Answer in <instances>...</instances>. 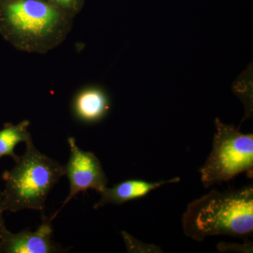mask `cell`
<instances>
[{
    "mask_svg": "<svg viewBox=\"0 0 253 253\" xmlns=\"http://www.w3.org/2000/svg\"><path fill=\"white\" fill-rule=\"evenodd\" d=\"M75 16L46 0L0 1V33L16 49L45 54L59 46Z\"/></svg>",
    "mask_w": 253,
    "mask_h": 253,
    "instance_id": "cell-1",
    "label": "cell"
},
{
    "mask_svg": "<svg viewBox=\"0 0 253 253\" xmlns=\"http://www.w3.org/2000/svg\"><path fill=\"white\" fill-rule=\"evenodd\" d=\"M182 226L184 234L197 241L219 235L252 236L253 184L224 192L212 190L195 200L183 214Z\"/></svg>",
    "mask_w": 253,
    "mask_h": 253,
    "instance_id": "cell-2",
    "label": "cell"
},
{
    "mask_svg": "<svg viewBox=\"0 0 253 253\" xmlns=\"http://www.w3.org/2000/svg\"><path fill=\"white\" fill-rule=\"evenodd\" d=\"M26 144L25 154L3 174V203L6 211L11 212L24 209L43 212L50 191L65 176L64 166L40 152L32 139Z\"/></svg>",
    "mask_w": 253,
    "mask_h": 253,
    "instance_id": "cell-3",
    "label": "cell"
},
{
    "mask_svg": "<svg viewBox=\"0 0 253 253\" xmlns=\"http://www.w3.org/2000/svg\"><path fill=\"white\" fill-rule=\"evenodd\" d=\"M216 132L212 150L200 168L201 180L205 188L221 184L243 172L252 174L253 134H245L231 125L214 121Z\"/></svg>",
    "mask_w": 253,
    "mask_h": 253,
    "instance_id": "cell-4",
    "label": "cell"
},
{
    "mask_svg": "<svg viewBox=\"0 0 253 253\" xmlns=\"http://www.w3.org/2000/svg\"><path fill=\"white\" fill-rule=\"evenodd\" d=\"M68 143L71 155L64 169L65 176L69 180L70 192L61 208L51 217L52 219L80 192L94 189L101 193L107 187V176L99 158L93 153L80 149L75 138H68Z\"/></svg>",
    "mask_w": 253,
    "mask_h": 253,
    "instance_id": "cell-5",
    "label": "cell"
},
{
    "mask_svg": "<svg viewBox=\"0 0 253 253\" xmlns=\"http://www.w3.org/2000/svg\"><path fill=\"white\" fill-rule=\"evenodd\" d=\"M51 217L42 214V224L38 230L26 229L17 234L5 229L0 237V253H54L63 250L52 238Z\"/></svg>",
    "mask_w": 253,
    "mask_h": 253,
    "instance_id": "cell-6",
    "label": "cell"
},
{
    "mask_svg": "<svg viewBox=\"0 0 253 253\" xmlns=\"http://www.w3.org/2000/svg\"><path fill=\"white\" fill-rule=\"evenodd\" d=\"M181 180L179 177H174L168 180L158 181H147L141 179H130L118 183L111 188L103 190L100 194L99 201L94 206L97 209L106 204L120 206L132 201V200L144 197L154 190L158 189L165 184L177 183Z\"/></svg>",
    "mask_w": 253,
    "mask_h": 253,
    "instance_id": "cell-7",
    "label": "cell"
},
{
    "mask_svg": "<svg viewBox=\"0 0 253 253\" xmlns=\"http://www.w3.org/2000/svg\"><path fill=\"white\" fill-rule=\"evenodd\" d=\"M110 99L103 88L90 86L84 88L73 99V115L80 122L92 124L104 119L110 110Z\"/></svg>",
    "mask_w": 253,
    "mask_h": 253,
    "instance_id": "cell-8",
    "label": "cell"
},
{
    "mask_svg": "<svg viewBox=\"0 0 253 253\" xmlns=\"http://www.w3.org/2000/svg\"><path fill=\"white\" fill-rule=\"evenodd\" d=\"M30 122L23 121L17 125L6 124L0 130V158L10 156L16 161L18 156L14 153L16 145L26 143L32 139L28 131Z\"/></svg>",
    "mask_w": 253,
    "mask_h": 253,
    "instance_id": "cell-9",
    "label": "cell"
},
{
    "mask_svg": "<svg viewBox=\"0 0 253 253\" xmlns=\"http://www.w3.org/2000/svg\"><path fill=\"white\" fill-rule=\"evenodd\" d=\"M121 234L126 243L128 253H163L161 248L154 245L143 244L126 231H122Z\"/></svg>",
    "mask_w": 253,
    "mask_h": 253,
    "instance_id": "cell-10",
    "label": "cell"
},
{
    "mask_svg": "<svg viewBox=\"0 0 253 253\" xmlns=\"http://www.w3.org/2000/svg\"><path fill=\"white\" fill-rule=\"evenodd\" d=\"M68 14L76 16L84 6V0H46Z\"/></svg>",
    "mask_w": 253,
    "mask_h": 253,
    "instance_id": "cell-11",
    "label": "cell"
},
{
    "mask_svg": "<svg viewBox=\"0 0 253 253\" xmlns=\"http://www.w3.org/2000/svg\"><path fill=\"white\" fill-rule=\"evenodd\" d=\"M217 249L220 252L253 253V243L246 241L244 244L221 242L217 244Z\"/></svg>",
    "mask_w": 253,
    "mask_h": 253,
    "instance_id": "cell-12",
    "label": "cell"
},
{
    "mask_svg": "<svg viewBox=\"0 0 253 253\" xmlns=\"http://www.w3.org/2000/svg\"><path fill=\"white\" fill-rule=\"evenodd\" d=\"M6 210H5L4 203H3L2 194H1V191H0V237H1L3 231L6 229L5 226L4 218H3V213Z\"/></svg>",
    "mask_w": 253,
    "mask_h": 253,
    "instance_id": "cell-13",
    "label": "cell"
},
{
    "mask_svg": "<svg viewBox=\"0 0 253 253\" xmlns=\"http://www.w3.org/2000/svg\"><path fill=\"white\" fill-rule=\"evenodd\" d=\"M0 1H5V0H0Z\"/></svg>",
    "mask_w": 253,
    "mask_h": 253,
    "instance_id": "cell-14",
    "label": "cell"
}]
</instances>
